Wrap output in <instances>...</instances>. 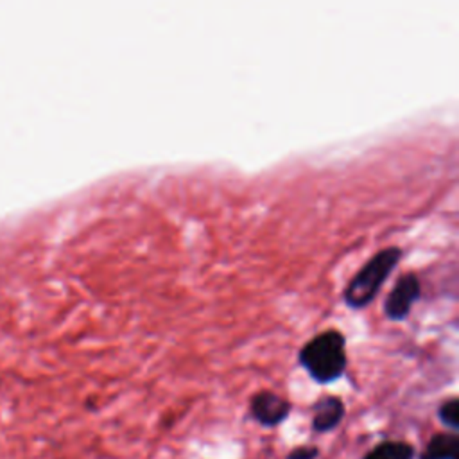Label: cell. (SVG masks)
<instances>
[{"mask_svg":"<svg viewBox=\"0 0 459 459\" xmlns=\"http://www.w3.org/2000/svg\"><path fill=\"white\" fill-rule=\"evenodd\" d=\"M319 455V450L314 446H298L290 450L287 459H316Z\"/></svg>","mask_w":459,"mask_h":459,"instance_id":"cell-9","label":"cell"},{"mask_svg":"<svg viewBox=\"0 0 459 459\" xmlns=\"http://www.w3.org/2000/svg\"><path fill=\"white\" fill-rule=\"evenodd\" d=\"M362 459H414V448L403 441H384L371 448Z\"/></svg>","mask_w":459,"mask_h":459,"instance_id":"cell-7","label":"cell"},{"mask_svg":"<svg viewBox=\"0 0 459 459\" xmlns=\"http://www.w3.org/2000/svg\"><path fill=\"white\" fill-rule=\"evenodd\" d=\"M299 364L319 384L337 380L348 364L346 341L342 333L337 330L317 333L301 348Z\"/></svg>","mask_w":459,"mask_h":459,"instance_id":"cell-1","label":"cell"},{"mask_svg":"<svg viewBox=\"0 0 459 459\" xmlns=\"http://www.w3.org/2000/svg\"><path fill=\"white\" fill-rule=\"evenodd\" d=\"M437 416L445 427H448L454 432L459 430V400L450 398L448 402H443L437 411Z\"/></svg>","mask_w":459,"mask_h":459,"instance_id":"cell-8","label":"cell"},{"mask_svg":"<svg viewBox=\"0 0 459 459\" xmlns=\"http://www.w3.org/2000/svg\"><path fill=\"white\" fill-rule=\"evenodd\" d=\"M344 416V403L339 396H323L316 407L312 416V429L316 432L333 430Z\"/></svg>","mask_w":459,"mask_h":459,"instance_id":"cell-5","label":"cell"},{"mask_svg":"<svg viewBox=\"0 0 459 459\" xmlns=\"http://www.w3.org/2000/svg\"><path fill=\"white\" fill-rule=\"evenodd\" d=\"M290 412L289 400L271 391H260L251 398V414L262 427H276Z\"/></svg>","mask_w":459,"mask_h":459,"instance_id":"cell-4","label":"cell"},{"mask_svg":"<svg viewBox=\"0 0 459 459\" xmlns=\"http://www.w3.org/2000/svg\"><path fill=\"white\" fill-rule=\"evenodd\" d=\"M420 280L416 274L407 273L403 274L394 287L391 289L385 303H384V312L391 321H402L407 317V314L411 312L412 305L418 301L420 298Z\"/></svg>","mask_w":459,"mask_h":459,"instance_id":"cell-3","label":"cell"},{"mask_svg":"<svg viewBox=\"0 0 459 459\" xmlns=\"http://www.w3.org/2000/svg\"><path fill=\"white\" fill-rule=\"evenodd\" d=\"M421 459H459V437L455 432H443L436 434L425 452L421 454Z\"/></svg>","mask_w":459,"mask_h":459,"instance_id":"cell-6","label":"cell"},{"mask_svg":"<svg viewBox=\"0 0 459 459\" xmlns=\"http://www.w3.org/2000/svg\"><path fill=\"white\" fill-rule=\"evenodd\" d=\"M400 256H402V251L398 247H385V249H380L375 256H371L344 289L342 292L344 303L350 308L368 307L373 301V298L378 294L387 276L396 267Z\"/></svg>","mask_w":459,"mask_h":459,"instance_id":"cell-2","label":"cell"}]
</instances>
